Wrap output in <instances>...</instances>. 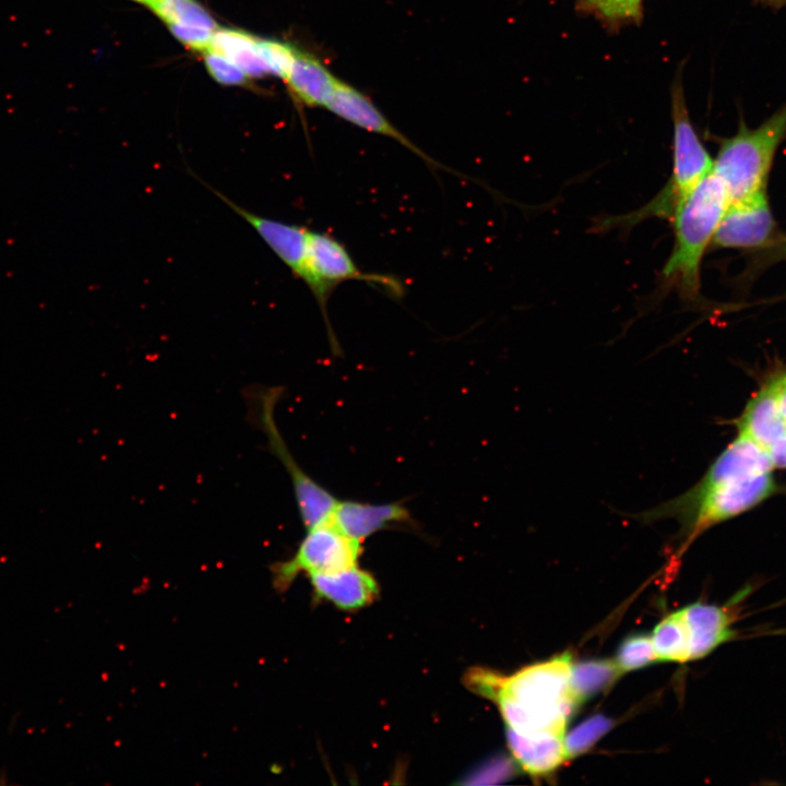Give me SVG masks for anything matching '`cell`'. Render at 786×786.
<instances>
[{
    "label": "cell",
    "mask_w": 786,
    "mask_h": 786,
    "mask_svg": "<svg viewBox=\"0 0 786 786\" xmlns=\"http://www.w3.org/2000/svg\"><path fill=\"white\" fill-rule=\"evenodd\" d=\"M571 655L522 668L504 677L478 669L467 676L473 691L497 703L507 727L522 735H564L569 718L579 706L570 684Z\"/></svg>",
    "instance_id": "6da1fadb"
},
{
    "label": "cell",
    "mask_w": 786,
    "mask_h": 786,
    "mask_svg": "<svg viewBox=\"0 0 786 786\" xmlns=\"http://www.w3.org/2000/svg\"><path fill=\"white\" fill-rule=\"evenodd\" d=\"M777 490L771 473L740 476L712 464L690 489L636 515L644 523L675 520L680 556L706 529L758 505Z\"/></svg>",
    "instance_id": "7a4b0ae2"
},
{
    "label": "cell",
    "mask_w": 786,
    "mask_h": 786,
    "mask_svg": "<svg viewBox=\"0 0 786 786\" xmlns=\"http://www.w3.org/2000/svg\"><path fill=\"white\" fill-rule=\"evenodd\" d=\"M728 205L725 183L712 170L690 190L671 217L675 238L663 281L684 298L698 297L702 257Z\"/></svg>",
    "instance_id": "3957f363"
},
{
    "label": "cell",
    "mask_w": 786,
    "mask_h": 786,
    "mask_svg": "<svg viewBox=\"0 0 786 786\" xmlns=\"http://www.w3.org/2000/svg\"><path fill=\"white\" fill-rule=\"evenodd\" d=\"M671 116L672 169L668 181L644 206L619 218L607 219L606 227L633 226L651 217L671 219L690 190L712 171L713 160L690 120L680 80L675 82L671 93Z\"/></svg>",
    "instance_id": "277c9868"
},
{
    "label": "cell",
    "mask_w": 786,
    "mask_h": 786,
    "mask_svg": "<svg viewBox=\"0 0 786 786\" xmlns=\"http://www.w3.org/2000/svg\"><path fill=\"white\" fill-rule=\"evenodd\" d=\"M786 135V104L755 129L740 122L738 132L722 141L713 171L723 180L729 204L765 191L774 154Z\"/></svg>",
    "instance_id": "5b68a950"
},
{
    "label": "cell",
    "mask_w": 786,
    "mask_h": 786,
    "mask_svg": "<svg viewBox=\"0 0 786 786\" xmlns=\"http://www.w3.org/2000/svg\"><path fill=\"white\" fill-rule=\"evenodd\" d=\"M361 281L379 286L393 296H401L403 285L392 276L365 273L352 258L346 247L330 234L311 230L302 282L312 293L323 315L333 353L340 350L337 340L327 315V300L342 283Z\"/></svg>",
    "instance_id": "8992f818"
},
{
    "label": "cell",
    "mask_w": 786,
    "mask_h": 786,
    "mask_svg": "<svg viewBox=\"0 0 786 786\" xmlns=\"http://www.w3.org/2000/svg\"><path fill=\"white\" fill-rule=\"evenodd\" d=\"M282 388H260L251 393V412L257 426L266 436L273 454L281 461L291 480L301 521L310 528L331 521L338 501L326 488L311 478L295 461L275 421V406Z\"/></svg>",
    "instance_id": "52a82bcc"
},
{
    "label": "cell",
    "mask_w": 786,
    "mask_h": 786,
    "mask_svg": "<svg viewBox=\"0 0 786 786\" xmlns=\"http://www.w3.org/2000/svg\"><path fill=\"white\" fill-rule=\"evenodd\" d=\"M361 543L341 532L331 521L307 528L296 552L272 567L273 585L285 591L298 574H332L357 565Z\"/></svg>",
    "instance_id": "ba28073f"
},
{
    "label": "cell",
    "mask_w": 786,
    "mask_h": 786,
    "mask_svg": "<svg viewBox=\"0 0 786 786\" xmlns=\"http://www.w3.org/2000/svg\"><path fill=\"white\" fill-rule=\"evenodd\" d=\"M324 108L341 119L368 132L395 140L420 157L432 169H442L451 174H457L455 170L440 164L420 150V147L414 144L376 107L368 96L341 80ZM457 175L463 177L462 174Z\"/></svg>",
    "instance_id": "9c48e42d"
},
{
    "label": "cell",
    "mask_w": 786,
    "mask_h": 786,
    "mask_svg": "<svg viewBox=\"0 0 786 786\" xmlns=\"http://www.w3.org/2000/svg\"><path fill=\"white\" fill-rule=\"evenodd\" d=\"M775 224L765 191L742 202L729 204L712 242L722 248H752L770 242Z\"/></svg>",
    "instance_id": "30bf717a"
},
{
    "label": "cell",
    "mask_w": 786,
    "mask_h": 786,
    "mask_svg": "<svg viewBox=\"0 0 786 786\" xmlns=\"http://www.w3.org/2000/svg\"><path fill=\"white\" fill-rule=\"evenodd\" d=\"M785 386L786 367L766 379L735 421L739 434L751 439L767 451L786 436V419L779 404Z\"/></svg>",
    "instance_id": "8fae6325"
},
{
    "label": "cell",
    "mask_w": 786,
    "mask_h": 786,
    "mask_svg": "<svg viewBox=\"0 0 786 786\" xmlns=\"http://www.w3.org/2000/svg\"><path fill=\"white\" fill-rule=\"evenodd\" d=\"M202 183L249 223L293 275L302 281L306 272L309 228L252 213L206 182L202 181Z\"/></svg>",
    "instance_id": "7c38bea8"
},
{
    "label": "cell",
    "mask_w": 786,
    "mask_h": 786,
    "mask_svg": "<svg viewBox=\"0 0 786 786\" xmlns=\"http://www.w3.org/2000/svg\"><path fill=\"white\" fill-rule=\"evenodd\" d=\"M747 593L741 591L725 606L696 602L681 609L689 632L691 660L707 656L735 638L737 605Z\"/></svg>",
    "instance_id": "4fadbf2b"
},
{
    "label": "cell",
    "mask_w": 786,
    "mask_h": 786,
    "mask_svg": "<svg viewBox=\"0 0 786 786\" xmlns=\"http://www.w3.org/2000/svg\"><path fill=\"white\" fill-rule=\"evenodd\" d=\"M331 522L348 537L362 543L371 535L398 525L413 524L409 510L401 502L370 503L338 500Z\"/></svg>",
    "instance_id": "5bb4252c"
},
{
    "label": "cell",
    "mask_w": 786,
    "mask_h": 786,
    "mask_svg": "<svg viewBox=\"0 0 786 786\" xmlns=\"http://www.w3.org/2000/svg\"><path fill=\"white\" fill-rule=\"evenodd\" d=\"M508 747L521 769L533 777L547 776L565 760L564 735H522L507 727Z\"/></svg>",
    "instance_id": "9a60e30c"
},
{
    "label": "cell",
    "mask_w": 786,
    "mask_h": 786,
    "mask_svg": "<svg viewBox=\"0 0 786 786\" xmlns=\"http://www.w3.org/2000/svg\"><path fill=\"white\" fill-rule=\"evenodd\" d=\"M309 576L315 595L343 610L359 609L373 602L378 594L376 579L357 565L337 573Z\"/></svg>",
    "instance_id": "2e32d148"
},
{
    "label": "cell",
    "mask_w": 786,
    "mask_h": 786,
    "mask_svg": "<svg viewBox=\"0 0 786 786\" xmlns=\"http://www.w3.org/2000/svg\"><path fill=\"white\" fill-rule=\"evenodd\" d=\"M285 82L297 104L324 107L340 80L318 58L298 51Z\"/></svg>",
    "instance_id": "e0dca14e"
},
{
    "label": "cell",
    "mask_w": 786,
    "mask_h": 786,
    "mask_svg": "<svg viewBox=\"0 0 786 786\" xmlns=\"http://www.w3.org/2000/svg\"><path fill=\"white\" fill-rule=\"evenodd\" d=\"M210 49L238 66L250 79L270 73L258 49V37L235 28L214 31Z\"/></svg>",
    "instance_id": "ac0fdd59"
},
{
    "label": "cell",
    "mask_w": 786,
    "mask_h": 786,
    "mask_svg": "<svg viewBox=\"0 0 786 786\" xmlns=\"http://www.w3.org/2000/svg\"><path fill=\"white\" fill-rule=\"evenodd\" d=\"M621 670L614 660L591 659L572 664L570 684L579 703L608 689L620 676Z\"/></svg>",
    "instance_id": "d6986e66"
},
{
    "label": "cell",
    "mask_w": 786,
    "mask_h": 786,
    "mask_svg": "<svg viewBox=\"0 0 786 786\" xmlns=\"http://www.w3.org/2000/svg\"><path fill=\"white\" fill-rule=\"evenodd\" d=\"M651 636L658 662L691 660L689 632L681 610L665 617Z\"/></svg>",
    "instance_id": "ffe728a7"
},
{
    "label": "cell",
    "mask_w": 786,
    "mask_h": 786,
    "mask_svg": "<svg viewBox=\"0 0 786 786\" xmlns=\"http://www.w3.org/2000/svg\"><path fill=\"white\" fill-rule=\"evenodd\" d=\"M643 0H576V9L594 16L603 26L617 31L642 19Z\"/></svg>",
    "instance_id": "44dd1931"
},
{
    "label": "cell",
    "mask_w": 786,
    "mask_h": 786,
    "mask_svg": "<svg viewBox=\"0 0 786 786\" xmlns=\"http://www.w3.org/2000/svg\"><path fill=\"white\" fill-rule=\"evenodd\" d=\"M166 25L198 26L215 31L218 25L196 0H162L150 8Z\"/></svg>",
    "instance_id": "7402d4cb"
},
{
    "label": "cell",
    "mask_w": 786,
    "mask_h": 786,
    "mask_svg": "<svg viewBox=\"0 0 786 786\" xmlns=\"http://www.w3.org/2000/svg\"><path fill=\"white\" fill-rule=\"evenodd\" d=\"M614 726V720L596 714L580 723L564 736L567 758L581 755L591 749Z\"/></svg>",
    "instance_id": "603a6c76"
},
{
    "label": "cell",
    "mask_w": 786,
    "mask_h": 786,
    "mask_svg": "<svg viewBox=\"0 0 786 786\" xmlns=\"http://www.w3.org/2000/svg\"><path fill=\"white\" fill-rule=\"evenodd\" d=\"M658 662L652 636L647 634H634L626 638L618 651L616 664L621 672L632 671Z\"/></svg>",
    "instance_id": "cb8c5ba5"
},
{
    "label": "cell",
    "mask_w": 786,
    "mask_h": 786,
    "mask_svg": "<svg viewBox=\"0 0 786 786\" xmlns=\"http://www.w3.org/2000/svg\"><path fill=\"white\" fill-rule=\"evenodd\" d=\"M258 49L270 73L286 80L298 49L274 39L258 38Z\"/></svg>",
    "instance_id": "d4e9b609"
},
{
    "label": "cell",
    "mask_w": 786,
    "mask_h": 786,
    "mask_svg": "<svg viewBox=\"0 0 786 786\" xmlns=\"http://www.w3.org/2000/svg\"><path fill=\"white\" fill-rule=\"evenodd\" d=\"M203 53L206 70L216 82L228 86L247 84L250 78L233 61L212 49Z\"/></svg>",
    "instance_id": "484cf974"
},
{
    "label": "cell",
    "mask_w": 786,
    "mask_h": 786,
    "mask_svg": "<svg viewBox=\"0 0 786 786\" xmlns=\"http://www.w3.org/2000/svg\"><path fill=\"white\" fill-rule=\"evenodd\" d=\"M174 37L186 47L205 52L211 47L214 31L187 25H167Z\"/></svg>",
    "instance_id": "4316f807"
},
{
    "label": "cell",
    "mask_w": 786,
    "mask_h": 786,
    "mask_svg": "<svg viewBox=\"0 0 786 786\" xmlns=\"http://www.w3.org/2000/svg\"><path fill=\"white\" fill-rule=\"evenodd\" d=\"M774 467L786 468V436L778 440L769 451Z\"/></svg>",
    "instance_id": "83f0119b"
},
{
    "label": "cell",
    "mask_w": 786,
    "mask_h": 786,
    "mask_svg": "<svg viewBox=\"0 0 786 786\" xmlns=\"http://www.w3.org/2000/svg\"><path fill=\"white\" fill-rule=\"evenodd\" d=\"M779 404H781V412H782L784 418L786 419V386L782 391Z\"/></svg>",
    "instance_id": "f1b7e54d"
},
{
    "label": "cell",
    "mask_w": 786,
    "mask_h": 786,
    "mask_svg": "<svg viewBox=\"0 0 786 786\" xmlns=\"http://www.w3.org/2000/svg\"><path fill=\"white\" fill-rule=\"evenodd\" d=\"M133 1L140 2V3L151 8L153 4H155L162 0H133Z\"/></svg>",
    "instance_id": "f546056e"
},
{
    "label": "cell",
    "mask_w": 786,
    "mask_h": 786,
    "mask_svg": "<svg viewBox=\"0 0 786 786\" xmlns=\"http://www.w3.org/2000/svg\"><path fill=\"white\" fill-rule=\"evenodd\" d=\"M771 1H773L775 3H779V2H784L785 0H771Z\"/></svg>",
    "instance_id": "4dcf8cb0"
},
{
    "label": "cell",
    "mask_w": 786,
    "mask_h": 786,
    "mask_svg": "<svg viewBox=\"0 0 786 786\" xmlns=\"http://www.w3.org/2000/svg\"><path fill=\"white\" fill-rule=\"evenodd\" d=\"M784 253L786 254V247H785Z\"/></svg>",
    "instance_id": "1f68e13d"
}]
</instances>
